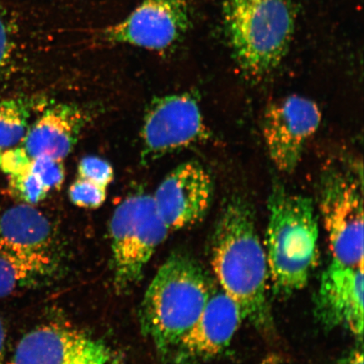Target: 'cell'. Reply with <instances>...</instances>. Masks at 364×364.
Segmentation results:
<instances>
[{"instance_id": "obj_1", "label": "cell", "mask_w": 364, "mask_h": 364, "mask_svg": "<svg viewBox=\"0 0 364 364\" xmlns=\"http://www.w3.org/2000/svg\"><path fill=\"white\" fill-rule=\"evenodd\" d=\"M211 265L218 284L237 303L244 320L270 333L274 323L266 250L252 204L242 196H232L221 208L212 235Z\"/></svg>"}, {"instance_id": "obj_2", "label": "cell", "mask_w": 364, "mask_h": 364, "mask_svg": "<svg viewBox=\"0 0 364 364\" xmlns=\"http://www.w3.org/2000/svg\"><path fill=\"white\" fill-rule=\"evenodd\" d=\"M265 247L272 292L286 298L306 288L316 267L320 228L312 198L274 182L267 200Z\"/></svg>"}, {"instance_id": "obj_3", "label": "cell", "mask_w": 364, "mask_h": 364, "mask_svg": "<svg viewBox=\"0 0 364 364\" xmlns=\"http://www.w3.org/2000/svg\"><path fill=\"white\" fill-rule=\"evenodd\" d=\"M213 285L194 258L176 252L159 267L140 308L141 329L165 357L198 320Z\"/></svg>"}, {"instance_id": "obj_4", "label": "cell", "mask_w": 364, "mask_h": 364, "mask_svg": "<svg viewBox=\"0 0 364 364\" xmlns=\"http://www.w3.org/2000/svg\"><path fill=\"white\" fill-rule=\"evenodd\" d=\"M222 16L232 56L245 75L262 78L280 65L294 35L292 0H225Z\"/></svg>"}, {"instance_id": "obj_5", "label": "cell", "mask_w": 364, "mask_h": 364, "mask_svg": "<svg viewBox=\"0 0 364 364\" xmlns=\"http://www.w3.org/2000/svg\"><path fill=\"white\" fill-rule=\"evenodd\" d=\"M170 232L152 195L135 193L118 205L110 222L117 290L124 292L139 283L154 252Z\"/></svg>"}, {"instance_id": "obj_6", "label": "cell", "mask_w": 364, "mask_h": 364, "mask_svg": "<svg viewBox=\"0 0 364 364\" xmlns=\"http://www.w3.org/2000/svg\"><path fill=\"white\" fill-rule=\"evenodd\" d=\"M318 206L332 260L363 267V179L339 166L325 167L318 179Z\"/></svg>"}, {"instance_id": "obj_7", "label": "cell", "mask_w": 364, "mask_h": 364, "mask_svg": "<svg viewBox=\"0 0 364 364\" xmlns=\"http://www.w3.org/2000/svg\"><path fill=\"white\" fill-rule=\"evenodd\" d=\"M209 131L198 100L190 93L162 95L150 101L141 129V162L157 161L204 142Z\"/></svg>"}, {"instance_id": "obj_8", "label": "cell", "mask_w": 364, "mask_h": 364, "mask_svg": "<svg viewBox=\"0 0 364 364\" xmlns=\"http://www.w3.org/2000/svg\"><path fill=\"white\" fill-rule=\"evenodd\" d=\"M189 0H143L102 31L105 42L163 52L175 47L191 27Z\"/></svg>"}, {"instance_id": "obj_9", "label": "cell", "mask_w": 364, "mask_h": 364, "mask_svg": "<svg viewBox=\"0 0 364 364\" xmlns=\"http://www.w3.org/2000/svg\"><path fill=\"white\" fill-rule=\"evenodd\" d=\"M321 122L320 107L301 95H289L270 104L264 113L262 132L277 170L290 174L297 169L304 149Z\"/></svg>"}, {"instance_id": "obj_10", "label": "cell", "mask_w": 364, "mask_h": 364, "mask_svg": "<svg viewBox=\"0 0 364 364\" xmlns=\"http://www.w3.org/2000/svg\"><path fill=\"white\" fill-rule=\"evenodd\" d=\"M116 355L102 341L70 327H36L18 343L11 364H115Z\"/></svg>"}, {"instance_id": "obj_11", "label": "cell", "mask_w": 364, "mask_h": 364, "mask_svg": "<svg viewBox=\"0 0 364 364\" xmlns=\"http://www.w3.org/2000/svg\"><path fill=\"white\" fill-rule=\"evenodd\" d=\"M215 196L209 172L198 161L181 164L159 185L153 196L157 210L171 231L186 229L207 215Z\"/></svg>"}, {"instance_id": "obj_12", "label": "cell", "mask_w": 364, "mask_h": 364, "mask_svg": "<svg viewBox=\"0 0 364 364\" xmlns=\"http://www.w3.org/2000/svg\"><path fill=\"white\" fill-rule=\"evenodd\" d=\"M244 321L237 303L220 287H213L201 316L172 353L174 363L198 364L220 356Z\"/></svg>"}, {"instance_id": "obj_13", "label": "cell", "mask_w": 364, "mask_h": 364, "mask_svg": "<svg viewBox=\"0 0 364 364\" xmlns=\"http://www.w3.org/2000/svg\"><path fill=\"white\" fill-rule=\"evenodd\" d=\"M315 312L326 329L343 328L362 341L363 267L343 265L332 260L321 277Z\"/></svg>"}, {"instance_id": "obj_14", "label": "cell", "mask_w": 364, "mask_h": 364, "mask_svg": "<svg viewBox=\"0 0 364 364\" xmlns=\"http://www.w3.org/2000/svg\"><path fill=\"white\" fill-rule=\"evenodd\" d=\"M0 249L48 275L54 267L51 222L34 205L21 203L7 209L0 218Z\"/></svg>"}, {"instance_id": "obj_15", "label": "cell", "mask_w": 364, "mask_h": 364, "mask_svg": "<svg viewBox=\"0 0 364 364\" xmlns=\"http://www.w3.org/2000/svg\"><path fill=\"white\" fill-rule=\"evenodd\" d=\"M86 122L85 112L76 105H54L30 125L19 145L31 159L44 156L63 161L78 143Z\"/></svg>"}, {"instance_id": "obj_16", "label": "cell", "mask_w": 364, "mask_h": 364, "mask_svg": "<svg viewBox=\"0 0 364 364\" xmlns=\"http://www.w3.org/2000/svg\"><path fill=\"white\" fill-rule=\"evenodd\" d=\"M33 108V102L28 98L0 102V154L21 143L30 127Z\"/></svg>"}, {"instance_id": "obj_17", "label": "cell", "mask_w": 364, "mask_h": 364, "mask_svg": "<svg viewBox=\"0 0 364 364\" xmlns=\"http://www.w3.org/2000/svg\"><path fill=\"white\" fill-rule=\"evenodd\" d=\"M43 276L34 267L0 249V299Z\"/></svg>"}, {"instance_id": "obj_18", "label": "cell", "mask_w": 364, "mask_h": 364, "mask_svg": "<svg viewBox=\"0 0 364 364\" xmlns=\"http://www.w3.org/2000/svg\"><path fill=\"white\" fill-rule=\"evenodd\" d=\"M11 194L22 203L36 205L48 197L49 193L33 172L28 169L9 176Z\"/></svg>"}, {"instance_id": "obj_19", "label": "cell", "mask_w": 364, "mask_h": 364, "mask_svg": "<svg viewBox=\"0 0 364 364\" xmlns=\"http://www.w3.org/2000/svg\"><path fill=\"white\" fill-rule=\"evenodd\" d=\"M28 169L38 177L48 192L61 188L65 181V166L62 161L48 156L31 159Z\"/></svg>"}, {"instance_id": "obj_20", "label": "cell", "mask_w": 364, "mask_h": 364, "mask_svg": "<svg viewBox=\"0 0 364 364\" xmlns=\"http://www.w3.org/2000/svg\"><path fill=\"white\" fill-rule=\"evenodd\" d=\"M68 198L77 207L98 208L106 201L107 188L77 177L68 189Z\"/></svg>"}, {"instance_id": "obj_21", "label": "cell", "mask_w": 364, "mask_h": 364, "mask_svg": "<svg viewBox=\"0 0 364 364\" xmlns=\"http://www.w3.org/2000/svg\"><path fill=\"white\" fill-rule=\"evenodd\" d=\"M78 177L107 188L114 179L111 164L97 156H86L78 166Z\"/></svg>"}, {"instance_id": "obj_22", "label": "cell", "mask_w": 364, "mask_h": 364, "mask_svg": "<svg viewBox=\"0 0 364 364\" xmlns=\"http://www.w3.org/2000/svg\"><path fill=\"white\" fill-rule=\"evenodd\" d=\"M14 30L8 17L0 9V84L7 74L14 53Z\"/></svg>"}, {"instance_id": "obj_23", "label": "cell", "mask_w": 364, "mask_h": 364, "mask_svg": "<svg viewBox=\"0 0 364 364\" xmlns=\"http://www.w3.org/2000/svg\"><path fill=\"white\" fill-rule=\"evenodd\" d=\"M338 364H363V341L346 353Z\"/></svg>"}, {"instance_id": "obj_24", "label": "cell", "mask_w": 364, "mask_h": 364, "mask_svg": "<svg viewBox=\"0 0 364 364\" xmlns=\"http://www.w3.org/2000/svg\"><path fill=\"white\" fill-rule=\"evenodd\" d=\"M6 331L2 318H0V364H4L6 357Z\"/></svg>"}, {"instance_id": "obj_25", "label": "cell", "mask_w": 364, "mask_h": 364, "mask_svg": "<svg viewBox=\"0 0 364 364\" xmlns=\"http://www.w3.org/2000/svg\"><path fill=\"white\" fill-rule=\"evenodd\" d=\"M258 364H289L288 361L281 355L277 353H270L264 358Z\"/></svg>"}, {"instance_id": "obj_26", "label": "cell", "mask_w": 364, "mask_h": 364, "mask_svg": "<svg viewBox=\"0 0 364 364\" xmlns=\"http://www.w3.org/2000/svg\"><path fill=\"white\" fill-rule=\"evenodd\" d=\"M2 154H0V161H1Z\"/></svg>"}]
</instances>
